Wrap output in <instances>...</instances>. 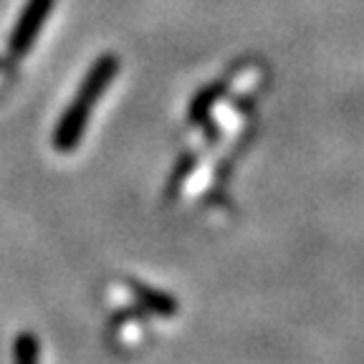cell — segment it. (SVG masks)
<instances>
[{
    "label": "cell",
    "instance_id": "obj_1",
    "mask_svg": "<svg viewBox=\"0 0 364 364\" xmlns=\"http://www.w3.org/2000/svg\"><path fill=\"white\" fill-rule=\"evenodd\" d=\"M117 74H119V58L114 53H104V56H99L97 61L91 63L79 91L74 94L68 109L61 114V119H58L56 129H53L51 142L56 152L68 154L79 147L86 134V127H89L91 112H94L99 99L107 94V89L117 79Z\"/></svg>",
    "mask_w": 364,
    "mask_h": 364
},
{
    "label": "cell",
    "instance_id": "obj_2",
    "mask_svg": "<svg viewBox=\"0 0 364 364\" xmlns=\"http://www.w3.org/2000/svg\"><path fill=\"white\" fill-rule=\"evenodd\" d=\"M53 3H56V0H28V3H26L23 13L18 16L16 28H13L11 38H8V53H11L13 58H23L33 48L36 38H38L46 21L51 16Z\"/></svg>",
    "mask_w": 364,
    "mask_h": 364
},
{
    "label": "cell",
    "instance_id": "obj_3",
    "mask_svg": "<svg viewBox=\"0 0 364 364\" xmlns=\"http://www.w3.org/2000/svg\"><path fill=\"white\" fill-rule=\"evenodd\" d=\"M129 289H132V294H134L136 301L144 304L149 311L159 314V316H175L177 314V301L170 294H165V291L149 289V286L136 284V281H132Z\"/></svg>",
    "mask_w": 364,
    "mask_h": 364
},
{
    "label": "cell",
    "instance_id": "obj_4",
    "mask_svg": "<svg viewBox=\"0 0 364 364\" xmlns=\"http://www.w3.org/2000/svg\"><path fill=\"white\" fill-rule=\"evenodd\" d=\"M13 357L16 362L31 364L38 359V339L33 334H21L16 339V347H13Z\"/></svg>",
    "mask_w": 364,
    "mask_h": 364
},
{
    "label": "cell",
    "instance_id": "obj_5",
    "mask_svg": "<svg viewBox=\"0 0 364 364\" xmlns=\"http://www.w3.org/2000/svg\"><path fill=\"white\" fill-rule=\"evenodd\" d=\"M218 94H220V86H210V89H205L198 94V99H195L193 109H190V117L193 119H200V114H208V109L213 107V102L218 99Z\"/></svg>",
    "mask_w": 364,
    "mask_h": 364
}]
</instances>
